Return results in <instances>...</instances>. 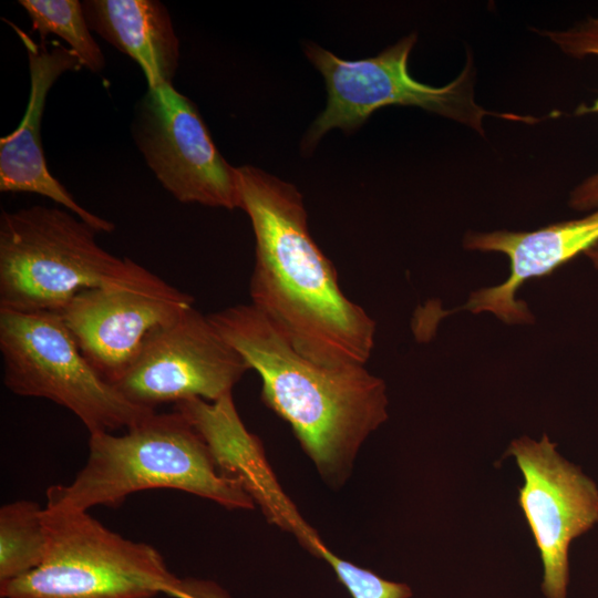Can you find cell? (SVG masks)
Returning <instances> with one entry per match:
<instances>
[{"instance_id": "obj_8", "label": "cell", "mask_w": 598, "mask_h": 598, "mask_svg": "<svg viewBox=\"0 0 598 598\" xmlns=\"http://www.w3.org/2000/svg\"><path fill=\"white\" fill-rule=\"evenodd\" d=\"M132 134L157 181L179 203L240 207L236 167L218 151L194 102L173 84L147 87Z\"/></svg>"}, {"instance_id": "obj_7", "label": "cell", "mask_w": 598, "mask_h": 598, "mask_svg": "<svg viewBox=\"0 0 598 598\" xmlns=\"http://www.w3.org/2000/svg\"><path fill=\"white\" fill-rule=\"evenodd\" d=\"M0 352L12 393L70 410L90 434L130 429L156 412L128 401L94 370L60 313L0 310Z\"/></svg>"}, {"instance_id": "obj_2", "label": "cell", "mask_w": 598, "mask_h": 598, "mask_svg": "<svg viewBox=\"0 0 598 598\" xmlns=\"http://www.w3.org/2000/svg\"><path fill=\"white\" fill-rule=\"evenodd\" d=\"M208 318L261 379V399L291 426L321 476L339 486L364 440L388 419L384 381L364 364L329 367L297 351L251 303Z\"/></svg>"}, {"instance_id": "obj_9", "label": "cell", "mask_w": 598, "mask_h": 598, "mask_svg": "<svg viewBox=\"0 0 598 598\" xmlns=\"http://www.w3.org/2000/svg\"><path fill=\"white\" fill-rule=\"evenodd\" d=\"M249 369L208 316L190 307L148 334L114 386L132 403L155 410L194 398L217 401Z\"/></svg>"}, {"instance_id": "obj_11", "label": "cell", "mask_w": 598, "mask_h": 598, "mask_svg": "<svg viewBox=\"0 0 598 598\" xmlns=\"http://www.w3.org/2000/svg\"><path fill=\"white\" fill-rule=\"evenodd\" d=\"M193 302L192 296L158 278L137 287L83 290L60 315L84 358L114 385L148 334Z\"/></svg>"}, {"instance_id": "obj_14", "label": "cell", "mask_w": 598, "mask_h": 598, "mask_svg": "<svg viewBox=\"0 0 598 598\" xmlns=\"http://www.w3.org/2000/svg\"><path fill=\"white\" fill-rule=\"evenodd\" d=\"M13 28L27 50L30 93L19 126L0 140V190L45 196L80 217L97 233H110L114 230L113 223L81 206L52 176L41 143V120L49 91L64 72L80 69V60L72 50L59 42L49 48L44 41L35 43L18 27Z\"/></svg>"}, {"instance_id": "obj_12", "label": "cell", "mask_w": 598, "mask_h": 598, "mask_svg": "<svg viewBox=\"0 0 598 598\" xmlns=\"http://www.w3.org/2000/svg\"><path fill=\"white\" fill-rule=\"evenodd\" d=\"M598 244V208L581 218L551 224L532 231H468L464 248L501 252L509 259L507 279L496 286L473 291L456 310L491 312L507 324H529L534 316L518 289L529 279L550 275L561 265Z\"/></svg>"}, {"instance_id": "obj_1", "label": "cell", "mask_w": 598, "mask_h": 598, "mask_svg": "<svg viewBox=\"0 0 598 598\" xmlns=\"http://www.w3.org/2000/svg\"><path fill=\"white\" fill-rule=\"evenodd\" d=\"M235 174L239 208L256 240L251 305L312 361L365 364L375 322L341 290L334 266L309 233L301 194L251 165L236 167Z\"/></svg>"}, {"instance_id": "obj_10", "label": "cell", "mask_w": 598, "mask_h": 598, "mask_svg": "<svg viewBox=\"0 0 598 598\" xmlns=\"http://www.w3.org/2000/svg\"><path fill=\"white\" fill-rule=\"evenodd\" d=\"M505 455L515 457L524 476L518 504L540 553L542 592L545 598H567L569 546L598 523V487L546 434L539 441H512Z\"/></svg>"}, {"instance_id": "obj_19", "label": "cell", "mask_w": 598, "mask_h": 598, "mask_svg": "<svg viewBox=\"0 0 598 598\" xmlns=\"http://www.w3.org/2000/svg\"><path fill=\"white\" fill-rule=\"evenodd\" d=\"M321 558L331 566L338 580L352 598H410L413 595L408 585L383 579L368 569L340 558L328 548Z\"/></svg>"}, {"instance_id": "obj_20", "label": "cell", "mask_w": 598, "mask_h": 598, "mask_svg": "<svg viewBox=\"0 0 598 598\" xmlns=\"http://www.w3.org/2000/svg\"><path fill=\"white\" fill-rule=\"evenodd\" d=\"M168 596L173 598H230L216 582L197 578H179Z\"/></svg>"}, {"instance_id": "obj_3", "label": "cell", "mask_w": 598, "mask_h": 598, "mask_svg": "<svg viewBox=\"0 0 598 598\" xmlns=\"http://www.w3.org/2000/svg\"><path fill=\"white\" fill-rule=\"evenodd\" d=\"M153 488L183 491L231 509L255 506L239 481L218 472L200 434L176 410L155 412L122 435L91 433L84 466L71 483L47 489L45 506L117 507L131 494Z\"/></svg>"}, {"instance_id": "obj_18", "label": "cell", "mask_w": 598, "mask_h": 598, "mask_svg": "<svg viewBox=\"0 0 598 598\" xmlns=\"http://www.w3.org/2000/svg\"><path fill=\"white\" fill-rule=\"evenodd\" d=\"M561 52L574 58H598V16L565 30H546L542 32ZM598 113V97L591 105L580 104L576 115ZM568 205L577 212H591L598 208V171L571 189Z\"/></svg>"}, {"instance_id": "obj_21", "label": "cell", "mask_w": 598, "mask_h": 598, "mask_svg": "<svg viewBox=\"0 0 598 598\" xmlns=\"http://www.w3.org/2000/svg\"><path fill=\"white\" fill-rule=\"evenodd\" d=\"M585 255L589 258L592 266L598 270V244L590 248Z\"/></svg>"}, {"instance_id": "obj_17", "label": "cell", "mask_w": 598, "mask_h": 598, "mask_svg": "<svg viewBox=\"0 0 598 598\" xmlns=\"http://www.w3.org/2000/svg\"><path fill=\"white\" fill-rule=\"evenodd\" d=\"M25 10L32 31L41 40L55 34L64 40L80 60L83 68L99 73L105 66L104 54L91 34L82 2L78 0H20Z\"/></svg>"}, {"instance_id": "obj_16", "label": "cell", "mask_w": 598, "mask_h": 598, "mask_svg": "<svg viewBox=\"0 0 598 598\" xmlns=\"http://www.w3.org/2000/svg\"><path fill=\"white\" fill-rule=\"evenodd\" d=\"M43 512L40 504L27 499L1 506L0 586L32 571L43 561L48 547Z\"/></svg>"}, {"instance_id": "obj_15", "label": "cell", "mask_w": 598, "mask_h": 598, "mask_svg": "<svg viewBox=\"0 0 598 598\" xmlns=\"http://www.w3.org/2000/svg\"><path fill=\"white\" fill-rule=\"evenodd\" d=\"M91 31L133 59L147 87L173 84L179 40L167 8L157 0H85Z\"/></svg>"}, {"instance_id": "obj_13", "label": "cell", "mask_w": 598, "mask_h": 598, "mask_svg": "<svg viewBox=\"0 0 598 598\" xmlns=\"http://www.w3.org/2000/svg\"><path fill=\"white\" fill-rule=\"evenodd\" d=\"M205 441L218 472L241 483L268 520L292 533L313 556L327 549L281 489L259 439L241 421L231 393L209 402L199 398L175 404Z\"/></svg>"}, {"instance_id": "obj_4", "label": "cell", "mask_w": 598, "mask_h": 598, "mask_svg": "<svg viewBox=\"0 0 598 598\" xmlns=\"http://www.w3.org/2000/svg\"><path fill=\"white\" fill-rule=\"evenodd\" d=\"M63 207L34 205L0 216V310L60 313L79 292L152 283L159 277L96 241Z\"/></svg>"}, {"instance_id": "obj_6", "label": "cell", "mask_w": 598, "mask_h": 598, "mask_svg": "<svg viewBox=\"0 0 598 598\" xmlns=\"http://www.w3.org/2000/svg\"><path fill=\"white\" fill-rule=\"evenodd\" d=\"M47 554L0 586L1 598H154L179 580L153 546L109 529L86 511L44 506Z\"/></svg>"}, {"instance_id": "obj_5", "label": "cell", "mask_w": 598, "mask_h": 598, "mask_svg": "<svg viewBox=\"0 0 598 598\" xmlns=\"http://www.w3.org/2000/svg\"><path fill=\"white\" fill-rule=\"evenodd\" d=\"M417 41L415 32L402 38L378 55L348 61L316 43L305 45V53L322 74L328 93L327 106L307 131L301 147L311 152L321 137L333 128L346 133L357 131L383 106H417L468 126L485 136L483 120H502L534 124L532 115L494 112L475 101V68L471 52L461 73L443 86L415 80L409 72V56Z\"/></svg>"}]
</instances>
